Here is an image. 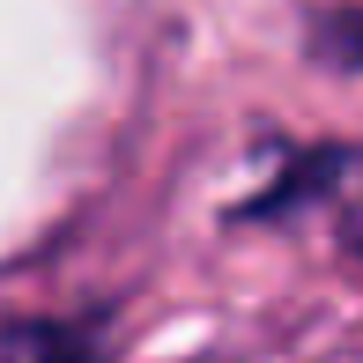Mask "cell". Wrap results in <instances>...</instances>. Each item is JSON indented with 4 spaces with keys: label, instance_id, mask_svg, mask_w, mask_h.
Segmentation results:
<instances>
[{
    "label": "cell",
    "instance_id": "obj_1",
    "mask_svg": "<svg viewBox=\"0 0 363 363\" xmlns=\"http://www.w3.org/2000/svg\"><path fill=\"white\" fill-rule=\"evenodd\" d=\"M0 363H104L89 326H60V319H15L0 326Z\"/></svg>",
    "mask_w": 363,
    "mask_h": 363
},
{
    "label": "cell",
    "instance_id": "obj_2",
    "mask_svg": "<svg viewBox=\"0 0 363 363\" xmlns=\"http://www.w3.org/2000/svg\"><path fill=\"white\" fill-rule=\"evenodd\" d=\"M311 52L326 60V67H356L363 74V8H334L311 23Z\"/></svg>",
    "mask_w": 363,
    "mask_h": 363
},
{
    "label": "cell",
    "instance_id": "obj_3",
    "mask_svg": "<svg viewBox=\"0 0 363 363\" xmlns=\"http://www.w3.org/2000/svg\"><path fill=\"white\" fill-rule=\"evenodd\" d=\"M341 193H349V208H341V238L363 252V156H349V186H341Z\"/></svg>",
    "mask_w": 363,
    "mask_h": 363
}]
</instances>
